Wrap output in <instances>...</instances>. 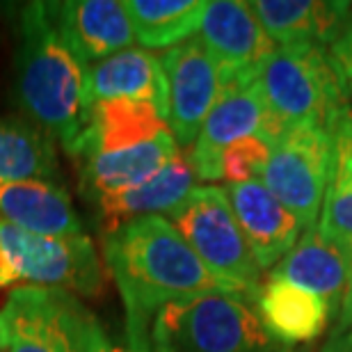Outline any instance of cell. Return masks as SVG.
<instances>
[{"mask_svg":"<svg viewBox=\"0 0 352 352\" xmlns=\"http://www.w3.org/2000/svg\"><path fill=\"white\" fill-rule=\"evenodd\" d=\"M254 307L261 325L277 346L311 343L334 318L318 295L272 274L261 284Z\"/></svg>","mask_w":352,"mask_h":352,"instance_id":"obj_17","label":"cell"},{"mask_svg":"<svg viewBox=\"0 0 352 352\" xmlns=\"http://www.w3.org/2000/svg\"><path fill=\"white\" fill-rule=\"evenodd\" d=\"M263 122L265 110L256 76L222 78L220 94L186 158L197 179L220 181L224 149L241 138L261 135Z\"/></svg>","mask_w":352,"mask_h":352,"instance_id":"obj_10","label":"cell"},{"mask_svg":"<svg viewBox=\"0 0 352 352\" xmlns=\"http://www.w3.org/2000/svg\"><path fill=\"white\" fill-rule=\"evenodd\" d=\"M32 179H58L53 138L28 119H0V186Z\"/></svg>","mask_w":352,"mask_h":352,"instance_id":"obj_22","label":"cell"},{"mask_svg":"<svg viewBox=\"0 0 352 352\" xmlns=\"http://www.w3.org/2000/svg\"><path fill=\"white\" fill-rule=\"evenodd\" d=\"M250 10L277 48H327L346 28L352 5L346 0H252Z\"/></svg>","mask_w":352,"mask_h":352,"instance_id":"obj_14","label":"cell"},{"mask_svg":"<svg viewBox=\"0 0 352 352\" xmlns=\"http://www.w3.org/2000/svg\"><path fill=\"white\" fill-rule=\"evenodd\" d=\"M14 91L25 119L72 153L91 115L89 67L62 39L55 3H25L19 12Z\"/></svg>","mask_w":352,"mask_h":352,"instance_id":"obj_2","label":"cell"},{"mask_svg":"<svg viewBox=\"0 0 352 352\" xmlns=\"http://www.w3.org/2000/svg\"><path fill=\"white\" fill-rule=\"evenodd\" d=\"M325 236L352 243V115L350 108L332 133V174L322 201L320 222Z\"/></svg>","mask_w":352,"mask_h":352,"instance_id":"obj_24","label":"cell"},{"mask_svg":"<svg viewBox=\"0 0 352 352\" xmlns=\"http://www.w3.org/2000/svg\"><path fill=\"white\" fill-rule=\"evenodd\" d=\"M0 245L21 281L55 288L82 298H98L105 288V272L87 234L37 236L0 222Z\"/></svg>","mask_w":352,"mask_h":352,"instance_id":"obj_7","label":"cell"},{"mask_svg":"<svg viewBox=\"0 0 352 352\" xmlns=\"http://www.w3.org/2000/svg\"><path fill=\"white\" fill-rule=\"evenodd\" d=\"M270 160V144L261 135H248L229 144L222 153V179L229 183L258 181Z\"/></svg>","mask_w":352,"mask_h":352,"instance_id":"obj_25","label":"cell"},{"mask_svg":"<svg viewBox=\"0 0 352 352\" xmlns=\"http://www.w3.org/2000/svg\"><path fill=\"white\" fill-rule=\"evenodd\" d=\"M133 34L144 51L174 48L195 37L206 3L201 0H124Z\"/></svg>","mask_w":352,"mask_h":352,"instance_id":"obj_23","label":"cell"},{"mask_svg":"<svg viewBox=\"0 0 352 352\" xmlns=\"http://www.w3.org/2000/svg\"><path fill=\"white\" fill-rule=\"evenodd\" d=\"M179 156V144L172 138L170 129L149 142L122 151L87 156L80 160V195L85 201L96 204L103 197L144 183Z\"/></svg>","mask_w":352,"mask_h":352,"instance_id":"obj_16","label":"cell"},{"mask_svg":"<svg viewBox=\"0 0 352 352\" xmlns=\"http://www.w3.org/2000/svg\"><path fill=\"white\" fill-rule=\"evenodd\" d=\"M5 352H108L96 316L72 293L19 286L0 309Z\"/></svg>","mask_w":352,"mask_h":352,"instance_id":"obj_5","label":"cell"},{"mask_svg":"<svg viewBox=\"0 0 352 352\" xmlns=\"http://www.w3.org/2000/svg\"><path fill=\"white\" fill-rule=\"evenodd\" d=\"M158 58L167 78V129L179 149L192 146L220 94V69L197 34Z\"/></svg>","mask_w":352,"mask_h":352,"instance_id":"obj_9","label":"cell"},{"mask_svg":"<svg viewBox=\"0 0 352 352\" xmlns=\"http://www.w3.org/2000/svg\"><path fill=\"white\" fill-rule=\"evenodd\" d=\"M348 108H350V115H352V82H348Z\"/></svg>","mask_w":352,"mask_h":352,"instance_id":"obj_30","label":"cell"},{"mask_svg":"<svg viewBox=\"0 0 352 352\" xmlns=\"http://www.w3.org/2000/svg\"><path fill=\"white\" fill-rule=\"evenodd\" d=\"M197 188V176L186 158H174L163 170L135 188L103 197L96 201V213L101 220V231L112 234L122 224L146 215H170Z\"/></svg>","mask_w":352,"mask_h":352,"instance_id":"obj_19","label":"cell"},{"mask_svg":"<svg viewBox=\"0 0 352 352\" xmlns=\"http://www.w3.org/2000/svg\"><path fill=\"white\" fill-rule=\"evenodd\" d=\"M352 267V243L325 236L318 227L305 229L295 248L270 270L272 277L286 279L318 295L336 318Z\"/></svg>","mask_w":352,"mask_h":352,"instance_id":"obj_13","label":"cell"},{"mask_svg":"<svg viewBox=\"0 0 352 352\" xmlns=\"http://www.w3.org/2000/svg\"><path fill=\"white\" fill-rule=\"evenodd\" d=\"M332 174V133L318 126H295L270 144V160L261 183L311 229L325 201Z\"/></svg>","mask_w":352,"mask_h":352,"instance_id":"obj_8","label":"cell"},{"mask_svg":"<svg viewBox=\"0 0 352 352\" xmlns=\"http://www.w3.org/2000/svg\"><path fill=\"white\" fill-rule=\"evenodd\" d=\"M89 98L151 103L167 122V78L160 58L144 48H126L89 67Z\"/></svg>","mask_w":352,"mask_h":352,"instance_id":"obj_20","label":"cell"},{"mask_svg":"<svg viewBox=\"0 0 352 352\" xmlns=\"http://www.w3.org/2000/svg\"><path fill=\"white\" fill-rule=\"evenodd\" d=\"M0 222L37 236L85 234L65 186L55 181H16L0 186Z\"/></svg>","mask_w":352,"mask_h":352,"instance_id":"obj_18","label":"cell"},{"mask_svg":"<svg viewBox=\"0 0 352 352\" xmlns=\"http://www.w3.org/2000/svg\"><path fill=\"white\" fill-rule=\"evenodd\" d=\"M224 195L258 267L272 270L298 243L300 220L261 181L229 183Z\"/></svg>","mask_w":352,"mask_h":352,"instance_id":"obj_12","label":"cell"},{"mask_svg":"<svg viewBox=\"0 0 352 352\" xmlns=\"http://www.w3.org/2000/svg\"><path fill=\"white\" fill-rule=\"evenodd\" d=\"M103 258L122 295L126 332L135 352H151V322L165 305L227 291L165 215L138 217L105 234Z\"/></svg>","mask_w":352,"mask_h":352,"instance_id":"obj_1","label":"cell"},{"mask_svg":"<svg viewBox=\"0 0 352 352\" xmlns=\"http://www.w3.org/2000/svg\"><path fill=\"white\" fill-rule=\"evenodd\" d=\"M277 352H295V350H286V348H279Z\"/></svg>","mask_w":352,"mask_h":352,"instance_id":"obj_32","label":"cell"},{"mask_svg":"<svg viewBox=\"0 0 352 352\" xmlns=\"http://www.w3.org/2000/svg\"><path fill=\"white\" fill-rule=\"evenodd\" d=\"M350 329H352V267H350V279H348L346 293H343L339 314H336V318H334V327H332V334H329V339L346 334V332H350Z\"/></svg>","mask_w":352,"mask_h":352,"instance_id":"obj_27","label":"cell"},{"mask_svg":"<svg viewBox=\"0 0 352 352\" xmlns=\"http://www.w3.org/2000/svg\"><path fill=\"white\" fill-rule=\"evenodd\" d=\"M108 352H135V350H131V348H117V346H110Z\"/></svg>","mask_w":352,"mask_h":352,"instance_id":"obj_31","label":"cell"},{"mask_svg":"<svg viewBox=\"0 0 352 352\" xmlns=\"http://www.w3.org/2000/svg\"><path fill=\"white\" fill-rule=\"evenodd\" d=\"M151 352H277L256 307L227 291L174 300L156 314Z\"/></svg>","mask_w":352,"mask_h":352,"instance_id":"obj_4","label":"cell"},{"mask_svg":"<svg viewBox=\"0 0 352 352\" xmlns=\"http://www.w3.org/2000/svg\"><path fill=\"white\" fill-rule=\"evenodd\" d=\"M0 348H3V332H0Z\"/></svg>","mask_w":352,"mask_h":352,"instance_id":"obj_33","label":"cell"},{"mask_svg":"<svg viewBox=\"0 0 352 352\" xmlns=\"http://www.w3.org/2000/svg\"><path fill=\"white\" fill-rule=\"evenodd\" d=\"M327 55H329V62H332L336 69V74L341 76V80L346 82V85L352 82V12H350L346 28H343V32L339 34V39L327 48Z\"/></svg>","mask_w":352,"mask_h":352,"instance_id":"obj_26","label":"cell"},{"mask_svg":"<svg viewBox=\"0 0 352 352\" xmlns=\"http://www.w3.org/2000/svg\"><path fill=\"white\" fill-rule=\"evenodd\" d=\"M163 131H167V122L151 103L126 98L98 101L91 105L87 129L82 131L69 156L82 160L96 153L122 151L149 142Z\"/></svg>","mask_w":352,"mask_h":352,"instance_id":"obj_21","label":"cell"},{"mask_svg":"<svg viewBox=\"0 0 352 352\" xmlns=\"http://www.w3.org/2000/svg\"><path fill=\"white\" fill-rule=\"evenodd\" d=\"M62 39L85 62L96 65L110 55L131 48L135 41L124 3L117 0H67L55 3Z\"/></svg>","mask_w":352,"mask_h":352,"instance_id":"obj_15","label":"cell"},{"mask_svg":"<svg viewBox=\"0 0 352 352\" xmlns=\"http://www.w3.org/2000/svg\"><path fill=\"white\" fill-rule=\"evenodd\" d=\"M197 37L220 69L222 78L256 76L274 48L248 3L213 0L206 3Z\"/></svg>","mask_w":352,"mask_h":352,"instance_id":"obj_11","label":"cell"},{"mask_svg":"<svg viewBox=\"0 0 352 352\" xmlns=\"http://www.w3.org/2000/svg\"><path fill=\"white\" fill-rule=\"evenodd\" d=\"M167 220L229 293L254 305L261 291V267L238 227L224 188L197 186Z\"/></svg>","mask_w":352,"mask_h":352,"instance_id":"obj_6","label":"cell"},{"mask_svg":"<svg viewBox=\"0 0 352 352\" xmlns=\"http://www.w3.org/2000/svg\"><path fill=\"white\" fill-rule=\"evenodd\" d=\"M256 87L265 110L261 138L267 144L295 126L334 133L348 112V85L318 46L274 48L258 67Z\"/></svg>","mask_w":352,"mask_h":352,"instance_id":"obj_3","label":"cell"},{"mask_svg":"<svg viewBox=\"0 0 352 352\" xmlns=\"http://www.w3.org/2000/svg\"><path fill=\"white\" fill-rule=\"evenodd\" d=\"M320 352H352V329L341 336H334V339H327Z\"/></svg>","mask_w":352,"mask_h":352,"instance_id":"obj_29","label":"cell"},{"mask_svg":"<svg viewBox=\"0 0 352 352\" xmlns=\"http://www.w3.org/2000/svg\"><path fill=\"white\" fill-rule=\"evenodd\" d=\"M16 281H21L19 274H16V270H14V265L10 261V256H7L5 248L0 245V288L12 286V284H16Z\"/></svg>","mask_w":352,"mask_h":352,"instance_id":"obj_28","label":"cell"}]
</instances>
